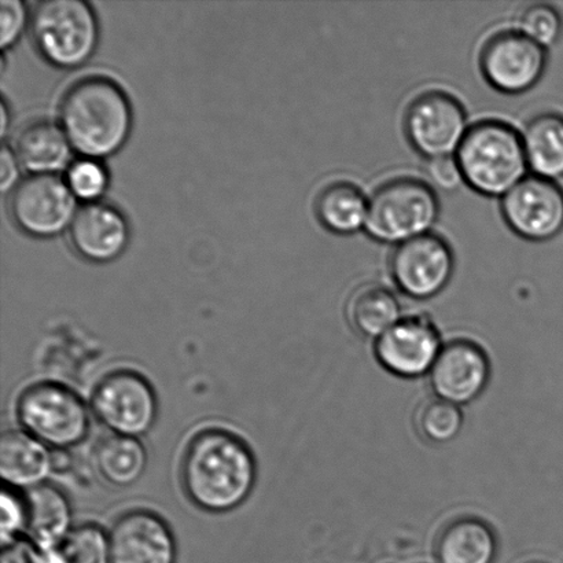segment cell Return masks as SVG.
Listing matches in <instances>:
<instances>
[{
	"instance_id": "16",
	"label": "cell",
	"mask_w": 563,
	"mask_h": 563,
	"mask_svg": "<svg viewBox=\"0 0 563 563\" xmlns=\"http://www.w3.org/2000/svg\"><path fill=\"white\" fill-rule=\"evenodd\" d=\"M69 240L77 255L85 261L97 264L113 262L129 245V220L112 203L86 202L71 220Z\"/></svg>"
},
{
	"instance_id": "32",
	"label": "cell",
	"mask_w": 563,
	"mask_h": 563,
	"mask_svg": "<svg viewBox=\"0 0 563 563\" xmlns=\"http://www.w3.org/2000/svg\"><path fill=\"white\" fill-rule=\"evenodd\" d=\"M2 563H38V551L30 540L19 539L3 545Z\"/></svg>"
},
{
	"instance_id": "33",
	"label": "cell",
	"mask_w": 563,
	"mask_h": 563,
	"mask_svg": "<svg viewBox=\"0 0 563 563\" xmlns=\"http://www.w3.org/2000/svg\"><path fill=\"white\" fill-rule=\"evenodd\" d=\"M19 159L10 147L3 146L0 153V187L2 191L13 190L16 184V176H19Z\"/></svg>"
},
{
	"instance_id": "17",
	"label": "cell",
	"mask_w": 563,
	"mask_h": 563,
	"mask_svg": "<svg viewBox=\"0 0 563 563\" xmlns=\"http://www.w3.org/2000/svg\"><path fill=\"white\" fill-rule=\"evenodd\" d=\"M27 540L38 551L58 549L71 529V507L66 495L54 485L43 484L26 490Z\"/></svg>"
},
{
	"instance_id": "30",
	"label": "cell",
	"mask_w": 563,
	"mask_h": 563,
	"mask_svg": "<svg viewBox=\"0 0 563 563\" xmlns=\"http://www.w3.org/2000/svg\"><path fill=\"white\" fill-rule=\"evenodd\" d=\"M27 11L20 0L0 2V44L2 48L13 46L25 30Z\"/></svg>"
},
{
	"instance_id": "9",
	"label": "cell",
	"mask_w": 563,
	"mask_h": 563,
	"mask_svg": "<svg viewBox=\"0 0 563 563\" xmlns=\"http://www.w3.org/2000/svg\"><path fill=\"white\" fill-rule=\"evenodd\" d=\"M405 131L411 146L430 162L454 157L468 131L466 110L449 92H423L408 104Z\"/></svg>"
},
{
	"instance_id": "21",
	"label": "cell",
	"mask_w": 563,
	"mask_h": 563,
	"mask_svg": "<svg viewBox=\"0 0 563 563\" xmlns=\"http://www.w3.org/2000/svg\"><path fill=\"white\" fill-rule=\"evenodd\" d=\"M314 213L330 233L351 235L366 228L368 200L351 181H334L319 192Z\"/></svg>"
},
{
	"instance_id": "23",
	"label": "cell",
	"mask_w": 563,
	"mask_h": 563,
	"mask_svg": "<svg viewBox=\"0 0 563 563\" xmlns=\"http://www.w3.org/2000/svg\"><path fill=\"white\" fill-rule=\"evenodd\" d=\"M496 538L487 523L461 518L441 532L438 543L440 563H493Z\"/></svg>"
},
{
	"instance_id": "7",
	"label": "cell",
	"mask_w": 563,
	"mask_h": 563,
	"mask_svg": "<svg viewBox=\"0 0 563 563\" xmlns=\"http://www.w3.org/2000/svg\"><path fill=\"white\" fill-rule=\"evenodd\" d=\"M91 411L112 434L141 439L157 421L156 391L143 375L120 369L99 380L92 391Z\"/></svg>"
},
{
	"instance_id": "18",
	"label": "cell",
	"mask_w": 563,
	"mask_h": 563,
	"mask_svg": "<svg viewBox=\"0 0 563 563\" xmlns=\"http://www.w3.org/2000/svg\"><path fill=\"white\" fill-rule=\"evenodd\" d=\"M53 473V452L24 430H8L0 440V474L13 488L30 490Z\"/></svg>"
},
{
	"instance_id": "27",
	"label": "cell",
	"mask_w": 563,
	"mask_h": 563,
	"mask_svg": "<svg viewBox=\"0 0 563 563\" xmlns=\"http://www.w3.org/2000/svg\"><path fill=\"white\" fill-rule=\"evenodd\" d=\"M520 32L543 48L554 46L560 41L563 31V20L560 11L553 5L537 3L522 11Z\"/></svg>"
},
{
	"instance_id": "3",
	"label": "cell",
	"mask_w": 563,
	"mask_h": 563,
	"mask_svg": "<svg viewBox=\"0 0 563 563\" xmlns=\"http://www.w3.org/2000/svg\"><path fill=\"white\" fill-rule=\"evenodd\" d=\"M463 181L479 195L506 196L527 178V154L515 126L485 120L468 129L456 152Z\"/></svg>"
},
{
	"instance_id": "2",
	"label": "cell",
	"mask_w": 563,
	"mask_h": 563,
	"mask_svg": "<svg viewBox=\"0 0 563 563\" xmlns=\"http://www.w3.org/2000/svg\"><path fill=\"white\" fill-rule=\"evenodd\" d=\"M60 126L82 157L112 156L129 140L132 110L118 82L88 76L74 82L59 104Z\"/></svg>"
},
{
	"instance_id": "19",
	"label": "cell",
	"mask_w": 563,
	"mask_h": 563,
	"mask_svg": "<svg viewBox=\"0 0 563 563\" xmlns=\"http://www.w3.org/2000/svg\"><path fill=\"white\" fill-rule=\"evenodd\" d=\"M71 145L63 126L52 120H35L22 126L13 152L32 175L54 174L69 167Z\"/></svg>"
},
{
	"instance_id": "10",
	"label": "cell",
	"mask_w": 563,
	"mask_h": 563,
	"mask_svg": "<svg viewBox=\"0 0 563 563\" xmlns=\"http://www.w3.org/2000/svg\"><path fill=\"white\" fill-rule=\"evenodd\" d=\"M548 65L545 48L520 31H504L490 36L479 55L485 80L504 93L527 92L537 86Z\"/></svg>"
},
{
	"instance_id": "11",
	"label": "cell",
	"mask_w": 563,
	"mask_h": 563,
	"mask_svg": "<svg viewBox=\"0 0 563 563\" xmlns=\"http://www.w3.org/2000/svg\"><path fill=\"white\" fill-rule=\"evenodd\" d=\"M454 268L449 242L432 233L402 242L390 257V274L397 287L418 300L439 295L449 285Z\"/></svg>"
},
{
	"instance_id": "6",
	"label": "cell",
	"mask_w": 563,
	"mask_h": 563,
	"mask_svg": "<svg viewBox=\"0 0 563 563\" xmlns=\"http://www.w3.org/2000/svg\"><path fill=\"white\" fill-rule=\"evenodd\" d=\"M440 213L438 196L428 184L416 178L386 181L368 200L366 233L386 244L429 234Z\"/></svg>"
},
{
	"instance_id": "25",
	"label": "cell",
	"mask_w": 563,
	"mask_h": 563,
	"mask_svg": "<svg viewBox=\"0 0 563 563\" xmlns=\"http://www.w3.org/2000/svg\"><path fill=\"white\" fill-rule=\"evenodd\" d=\"M58 549L65 563H112L109 533L96 523L71 529Z\"/></svg>"
},
{
	"instance_id": "20",
	"label": "cell",
	"mask_w": 563,
	"mask_h": 563,
	"mask_svg": "<svg viewBox=\"0 0 563 563\" xmlns=\"http://www.w3.org/2000/svg\"><path fill=\"white\" fill-rule=\"evenodd\" d=\"M92 462L104 483L129 488L145 474L148 456L141 439L110 434L93 449Z\"/></svg>"
},
{
	"instance_id": "12",
	"label": "cell",
	"mask_w": 563,
	"mask_h": 563,
	"mask_svg": "<svg viewBox=\"0 0 563 563\" xmlns=\"http://www.w3.org/2000/svg\"><path fill=\"white\" fill-rule=\"evenodd\" d=\"M501 214L523 240L554 239L563 230V189L554 180L527 176L501 198Z\"/></svg>"
},
{
	"instance_id": "14",
	"label": "cell",
	"mask_w": 563,
	"mask_h": 563,
	"mask_svg": "<svg viewBox=\"0 0 563 563\" xmlns=\"http://www.w3.org/2000/svg\"><path fill=\"white\" fill-rule=\"evenodd\" d=\"M489 372V361L482 347L457 340L441 350L430 369V383L439 399L461 406L483 394Z\"/></svg>"
},
{
	"instance_id": "22",
	"label": "cell",
	"mask_w": 563,
	"mask_h": 563,
	"mask_svg": "<svg viewBox=\"0 0 563 563\" xmlns=\"http://www.w3.org/2000/svg\"><path fill=\"white\" fill-rule=\"evenodd\" d=\"M528 167L540 178H563V115L542 113L533 118L522 134Z\"/></svg>"
},
{
	"instance_id": "15",
	"label": "cell",
	"mask_w": 563,
	"mask_h": 563,
	"mask_svg": "<svg viewBox=\"0 0 563 563\" xmlns=\"http://www.w3.org/2000/svg\"><path fill=\"white\" fill-rule=\"evenodd\" d=\"M441 350L438 329L429 319H401L377 341V357L388 372L416 378L432 369Z\"/></svg>"
},
{
	"instance_id": "8",
	"label": "cell",
	"mask_w": 563,
	"mask_h": 563,
	"mask_svg": "<svg viewBox=\"0 0 563 563\" xmlns=\"http://www.w3.org/2000/svg\"><path fill=\"white\" fill-rule=\"evenodd\" d=\"M76 200L59 176L31 175L11 190L10 217L22 233L49 239L70 228L77 212Z\"/></svg>"
},
{
	"instance_id": "26",
	"label": "cell",
	"mask_w": 563,
	"mask_h": 563,
	"mask_svg": "<svg viewBox=\"0 0 563 563\" xmlns=\"http://www.w3.org/2000/svg\"><path fill=\"white\" fill-rule=\"evenodd\" d=\"M419 432L432 443L445 444L460 434L463 417L460 407L450 401H428L417 416Z\"/></svg>"
},
{
	"instance_id": "24",
	"label": "cell",
	"mask_w": 563,
	"mask_h": 563,
	"mask_svg": "<svg viewBox=\"0 0 563 563\" xmlns=\"http://www.w3.org/2000/svg\"><path fill=\"white\" fill-rule=\"evenodd\" d=\"M347 318L358 333L368 339H380L400 322V303L386 287L363 286L347 302Z\"/></svg>"
},
{
	"instance_id": "28",
	"label": "cell",
	"mask_w": 563,
	"mask_h": 563,
	"mask_svg": "<svg viewBox=\"0 0 563 563\" xmlns=\"http://www.w3.org/2000/svg\"><path fill=\"white\" fill-rule=\"evenodd\" d=\"M66 185L76 198L87 202L99 201L109 185V175L97 158L82 157L66 170Z\"/></svg>"
},
{
	"instance_id": "1",
	"label": "cell",
	"mask_w": 563,
	"mask_h": 563,
	"mask_svg": "<svg viewBox=\"0 0 563 563\" xmlns=\"http://www.w3.org/2000/svg\"><path fill=\"white\" fill-rule=\"evenodd\" d=\"M257 465L250 445L224 429L191 439L180 466L181 487L198 509L223 515L239 509L255 488Z\"/></svg>"
},
{
	"instance_id": "34",
	"label": "cell",
	"mask_w": 563,
	"mask_h": 563,
	"mask_svg": "<svg viewBox=\"0 0 563 563\" xmlns=\"http://www.w3.org/2000/svg\"><path fill=\"white\" fill-rule=\"evenodd\" d=\"M5 126H8V108L4 101L2 102V135L5 134Z\"/></svg>"
},
{
	"instance_id": "31",
	"label": "cell",
	"mask_w": 563,
	"mask_h": 563,
	"mask_svg": "<svg viewBox=\"0 0 563 563\" xmlns=\"http://www.w3.org/2000/svg\"><path fill=\"white\" fill-rule=\"evenodd\" d=\"M429 176L433 184L443 190H454L463 180L456 157L432 159L429 165Z\"/></svg>"
},
{
	"instance_id": "4",
	"label": "cell",
	"mask_w": 563,
	"mask_h": 563,
	"mask_svg": "<svg viewBox=\"0 0 563 563\" xmlns=\"http://www.w3.org/2000/svg\"><path fill=\"white\" fill-rule=\"evenodd\" d=\"M22 430L54 451H69L85 443L91 430L86 401L63 384L26 386L15 401Z\"/></svg>"
},
{
	"instance_id": "29",
	"label": "cell",
	"mask_w": 563,
	"mask_h": 563,
	"mask_svg": "<svg viewBox=\"0 0 563 563\" xmlns=\"http://www.w3.org/2000/svg\"><path fill=\"white\" fill-rule=\"evenodd\" d=\"M26 529V510L24 498L11 489H3L2 493V545L15 542L20 534Z\"/></svg>"
},
{
	"instance_id": "5",
	"label": "cell",
	"mask_w": 563,
	"mask_h": 563,
	"mask_svg": "<svg viewBox=\"0 0 563 563\" xmlns=\"http://www.w3.org/2000/svg\"><path fill=\"white\" fill-rule=\"evenodd\" d=\"M33 43L48 64L75 69L96 52L99 27L85 0H43L31 15Z\"/></svg>"
},
{
	"instance_id": "13",
	"label": "cell",
	"mask_w": 563,
	"mask_h": 563,
	"mask_svg": "<svg viewBox=\"0 0 563 563\" xmlns=\"http://www.w3.org/2000/svg\"><path fill=\"white\" fill-rule=\"evenodd\" d=\"M112 563H175L173 529L156 512L130 510L109 531Z\"/></svg>"
}]
</instances>
